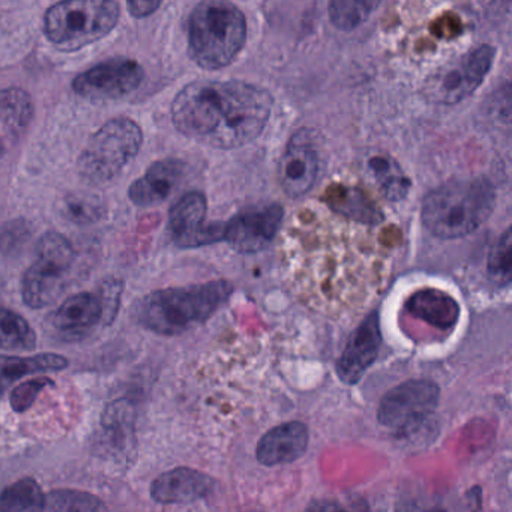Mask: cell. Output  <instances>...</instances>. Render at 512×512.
<instances>
[{"mask_svg":"<svg viewBox=\"0 0 512 512\" xmlns=\"http://www.w3.org/2000/svg\"><path fill=\"white\" fill-rule=\"evenodd\" d=\"M274 98L242 80L188 83L172 104L176 130L209 148L238 149L259 139L271 119Z\"/></svg>","mask_w":512,"mask_h":512,"instance_id":"obj_2","label":"cell"},{"mask_svg":"<svg viewBox=\"0 0 512 512\" xmlns=\"http://www.w3.org/2000/svg\"><path fill=\"white\" fill-rule=\"evenodd\" d=\"M143 131L130 118H115L103 125L80 154L77 170L83 181L104 185L121 175L139 155Z\"/></svg>","mask_w":512,"mask_h":512,"instance_id":"obj_7","label":"cell"},{"mask_svg":"<svg viewBox=\"0 0 512 512\" xmlns=\"http://www.w3.org/2000/svg\"><path fill=\"white\" fill-rule=\"evenodd\" d=\"M37 346V334L25 317L0 307V349L29 352Z\"/></svg>","mask_w":512,"mask_h":512,"instance_id":"obj_28","label":"cell"},{"mask_svg":"<svg viewBox=\"0 0 512 512\" xmlns=\"http://www.w3.org/2000/svg\"><path fill=\"white\" fill-rule=\"evenodd\" d=\"M70 365L65 356L58 353H40L31 358L19 356H0V397L16 380L29 374L43 373V371H61Z\"/></svg>","mask_w":512,"mask_h":512,"instance_id":"obj_23","label":"cell"},{"mask_svg":"<svg viewBox=\"0 0 512 512\" xmlns=\"http://www.w3.org/2000/svg\"><path fill=\"white\" fill-rule=\"evenodd\" d=\"M382 334H380L379 314H368L347 341L346 349L337 362V374L341 382L355 385L364 376L365 371L374 364L380 352Z\"/></svg>","mask_w":512,"mask_h":512,"instance_id":"obj_15","label":"cell"},{"mask_svg":"<svg viewBox=\"0 0 512 512\" xmlns=\"http://www.w3.org/2000/svg\"><path fill=\"white\" fill-rule=\"evenodd\" d=\"M215 481L206 473L191 467H176L158 476L151 485V497L163 505H184L212 494Z\"/></svg>","mask_w":512,"mask_h":512,"instance_id":"obj_17","label":"cell"},{"mask_svg":"<svg viewBox=\"0 0 512 512\" xmlns=\"http://www.w3.org/2000/svg\"><path fill=\"white\" fill-rule=\"evenodd\" d=\"M407 313L440 331H451L460 319V305L446 292L422 289L406 301Z\"/></svg>","mask_w":512,"mask_h":512,"instance_id":"obj_21","label":"cell"},{"mask_svg":"<svg viewBox=\"0 0 512 512\" xmlns=\"http://www.w3.org/2000/svg\"><path fill=\"white\" fill-rule=\"evenodd\" d=\"M145 70L133 59L113 58L79 74L73 89L86 100H119L140 88Z\"/></svg>","mask_w":512,"mask_h":512,"instance_id":"obj_12","label":"cell"},{"mask_svg":"<svg viewBox=\"0 0 512 512\" xmlns=\"http://www.w3.org/2000/svg\"><path fill=\"white\" fill-rule=\"evenodd\" d=\"M107 505L94 494L79 490H53L46 496L44 511H106Z\"/></svg>","mask_w":512,"mask_h":512,"instance_id":"obj_29","label":"cell"},{"mask_svg":"<svg viewBox=\"0 0 512 512\" xmlns=\"http://www.w3.org/2000/svg\"><path fill=\"white\" fill-rule=\"evenodd\" d=\"M116 0H61L47 10L44 32L64 52H77L106 38L118 26Z\"/></svg>","mask_w":512,"mask_h":512,"instance_id":"obj_6","label":"cell"},{"mask_svg":"<svg viewBox=\"0 0 512 512\" xmlns=\"http://www.w3.org/2000/svg\"><path fill=\"white\" fill-rule=\"evenodd\" d=\"M382 4L383 0H329V22L338 31H356Z\"/></svg>","mask_w":512,"mask_h":512,"instance_id":"obj_26","label":"cell"},{"mask_svg":"<svg viewBox=\"0 0 512 512\" xmlns=\"http://www.w3.org/2000/svg\"><path fill=\"white\" fill-rule=\"evenodd\" d=\"M101 428L107 439V445L122 455V460H133L136 452V407L130 400L112 401L107 404L101 415Z\"/></svg>","mask_w":512,"mask_h":512,"instance_id":"obj_20","label":"cell"},{"mask_svg":"<svg viewBox=\"0 0 512 512\" xmlns=\"http://www.w3.org/2000/svg\"><path fill=\"white\" fill-rule=\"evenodd\" d=\"M496 47L481 44L434 71L421 94L433 106L452 107L472 97L487 79L496 61Z\"/></svg>","mask_w":512,"mask_h":512,"instance_id":"obj_9","label":"cell"},{"mask_svg":"<svg viewBox=\"0 0 512 512\" xmlns=\"http://www.w3.org/2000/svg\"><path fill=\"white\" fill-rule=\"evenodd\" d=\"M308 428L298 421L278 425L265 434L257 445V460L263 466H278L299 460L307 451Z\"/></svg>","mask_w":512,"mask_h":512,"instance_id":"obj_19","label":"cell"},{"mask_svg":"<svg viewBox=\"0 0 512 512\" xmlns=\"http://www.w3.org/2000/svg\"><path fill=\"white\" fill-rule=\"evenodd\" d=\"M62 214H64V217H67L68 220L73 221V223H95V221L103 217L104 208L94 197L73 194V196L67 197V199L64 200Z\"/></svg>","mask_w":512,"mask_h":512,"instance_id":"obj_31","label":"cell"},{"mask_svg":"<svg viewBox=\"0 0 512 512\" xmlns=\"http://www.w3.org/2000/svg\"><path fill=\"white\" fill-rule=\"evenodd\" d=\"M25 224L11 223L4 232L0 233V248L8 247L13 248L14 245H19V242L25 241L26 232Z\"/></svg>","mask_w":512,"mask_h":512,"instance_id":"obj_35","label":"cell"},{"mask_svg":"<svg viewBox=\"0 0 512 512\" xmlns=\"http://www.w3.org/2000/svg\"><path fill=\"white\" fill-rule=\"evenodd\" d=\"M367 167L385 199L389 202H401L406 199L412 184L394 157L385 152H377L368 158Z\"/></svg>","mask_w":512,"mask_h":512,"instance_id":"obj_24","label":"cell"},{"mask_svg":"<svg viewBox=\"0 0 512 512\" xmlns=\"http://www.w3.org/2000/svg\"><path fill=\"white\" fill-rule=\"evenodd\" d=\"M439 386L430 380H407L395 386L380 401L377 421L383 427L404 433L418 427L439 403Z\"/></svg>","mask_w":512,"mask_h":512,"instance_id":"obj_11","label":"cell"},{"mask_svg":"<svg viewBox=\"0 0 512 512\" xmlns=\"http://www.w3.org/2000/svg\"><path fill=\"white\" fill-rule=\"evenodd\" d=\"M163 0H127L128 11L136 19H145L157 13Z\"/></svg>","mask_w":512,"mask_h":512,"instance_id":"obj_34","label":"cell"},{"mask_svg":"<svg viewBox=\"0 0 512 512\" xmlns=\"http://www.w3.org/2000/svg\"><path fill=\"white\" fill-rule=\"evenodd\" d=\"M488 275L494 283L506 286L511 283L512 274V236L511 230H505L500 236L488 259Z\"/></svg>","mask_w":512,"mask_h":512,"instance_id":"obj_30","label":"cell"},{"mask_svg":"<svg viewBox=\"0 0 512 512\" xmlns=\"http://www.w3.org/2000/svg\"><path fill=\"white\" fill-rule=\"evenodd\" d=\"M496 206V188L485 176L451 179L422 202V223L431 235L463 238L482 226Z\"/></svg>","mask_w":512,"mask_h":512,"instance_id":"obj_3","label":"cell"},{"mask_svg":"<svg viewBox=\"0 0 512 512\" xmlns=\"http://www.w3.org/2000/svg\"><path fill=\"white\" fill-rule=\"evenodd\" d=\"M0 146H2V145H0ZM0 152H2V148H0Z\"/></svg>","mask_w":512,"mask_h":512,"instance_id":"obj_36","label":"cell"},{"mask_svg":"<svg viewBox=\"0 0 512 512\" xmlns=\"http://www.w3.org/2000/svg\"><path fill=\"white\" fill-rule=\"evenodd\" d=\"M280 203L250 206L224 223V241L241 253H257L274 241L283 224Z\"/></svg>","mask_w":512,"mask_h":512,"instance_id":"obj_13","label":"cell"},{"mask_svg":"<svg viewBox=\"0 0 512 512\" xmlns=\"http://www.w3.org/2000/svg\"><path fill=\"white\" fill-rule=\"evenodd\" d=\"M50 320L64 340H83L104 322L103 302L97 292L77 293L65 299Z\"/></svg>","mask_w":512,"mask_h":512,"instance_id":"obj_16","label":"cell"},{"mask_svg":"<svg viewBox=\"0 0 512 512\" xmlns=\"http://www.w3.org/2000/svg\"><path fill=\"white\" fill-rule=\"evenodd\" d=\"M44 503L46 494L34 478L19 479L0 493L2 512L44 511Z\"/></svg>","mask_w":512,"mask_h":512,"instance_id":"obj_27","label":"cell"},{"mask_svg":"<svg viewBox=\"0 0 512 512\" xmlns=\"http://www.w3.org/2000/svg\"><path fill=\"white\" fill-rule=\"evenodd\" d=\"M323 137L313 128H299L290 137L278 164V181L290 199L313 190L323 166Z\"/></svg>","mask_w":512,"mask_h":512,"instance_id":"obj_10","label":"cell"},{"mask_svg":"<svg viewBox=\"0 0 512 512\" xmlns=\"http://www.w3.org/2000/svg\"><path fill=\"white\" fill-rule=\"evenodd\" d=\"M76 251L70 239L58 232H47L37 244L35 260L23 275V302L32 310L55 304L70 283Z\"/></svg>","mask_w":512,"mask_h":512,"instance_id":"obj_8","label":"cell"},{"mask_svg":"<svg viewBox=\"0 0 512 512\" xmlns=\"http://www.w3.org/2000/svg\"><path fill=\"white\" fill-rule=\"evenodd\" d=\"M95 292L98 293L101 302H103L104 323L110 325L118 314L122 292H124V283L121 280H116V278H106V280L101 281Z\"/></svg>","mask_w":512,"mask_h":512,"instance_id":"obj_33","label":"cell"},{"mask_svg":"<svg viewBox=\"0 0 512 512\" xmlns=\"http://www.w3.org/2000/svg\"><path fill=\"white\" fill-rule=\"evenodd\" d=\"M53 385V380L49 377H38V379L28 380V382L20 383L11 392V407L14 412L23 413L31 409L32 404L37 400L40 392L47 386Z\"/></svg>","mask_w":512,"mask_h":512,"instance_id":"obj_32","label":"cell"},{"mask_svg":"<svg viewBox=\"0 0 512 512\" xmlns=\"http://www.w3.org/2000/svg\"><path fill=\"white\" fill-rule=\"evenodd\" d=\"M205 194L190 191L170 209L169 230L179 248H199L224 241V223H206Z\"/></svg>","mask_w":512,"mask_h":512,"instance_id":"obj_14","label":"cell"},{"mask_svg":"<svg viewBox=\"0 0 512 512\" xmlns=\"http://www.w3.org/2000/svg\"><path fill=\"white\" fill-rule=\"evenodd\" d=\"M286 244L293 281L319 310L359 307L382 283V254L364 230L293 229Z\"/></svg>","mask_w":512,"mask_h":512,"instance_id":"obj_1","label":"cell"},{"mask_svg":"<svg viewBox=\"0 0 512 512\" xmlns=\"http://www.w3.org/2000/svg\"><path fill=\"white\" fill-rule=\"evenodd\" d=\"M325 203L335 214L362 226H377L383 214L364 190L347 185H331L325 193Z\"/></svg>","mask_w":512,"mask_h":512,"instance_id":"obj_22","label":"cell"},{"mask_svg":"<svg viewBox=\"0 0 512 512\" xmlns=\"http://www.w3.org/2000/svg\"><path fill=\"white\" fill-rule=\"evenodd\" d=\"M187 35L188 53L197 67L224 70L247 44V17L232 0H200L188 19Z\"/></svg>","mask_w":512,"mask_h":512,"instance_id":"obj_4","label":"cell"},{"mask_svg":"<svg viewBox=\"0 0 512 512\" xmlns=\"http://www.w3.org/2000/svg\"><path fill=\"white\" fill-rule=\"evenodd\" d=\"M34 118V101L20 88L0 91V122L11 136H22Z\"/></svg>","mask_w":512,"mask_h":512,"instance_id":"obj_25","label":"cell"},{"mask_svg":"<svg viewBox=\"0 0 512 512\" xmlns=\"http://www.w3.org/2000/svg\"><path fill=\"white\" fill-rule=\"evenodd\" d=\"M185 164L175 158L157 161L149 167L142 178L134 181L128 188V197L139 208H151L169 199L182 176Z\"/></svg>","mask_w":512,"mask_h":512,"instance_id":"obj_18","label":"cell"},{"mask_svg":"<svg viewBox=\"0 0 512 512\" xmlns=\"http://www.w3.org/2000/svg\"><path fill=\"white\" fill-rule=\"evenodd\" d=\"M232 292V284L224 280L155 290L137 305V322L155 334H182L206 322Z\"/></svg>","mask_w":512,"mask_h":512,"instance_id":"obj_5","label":"cell"}]
</instances>
